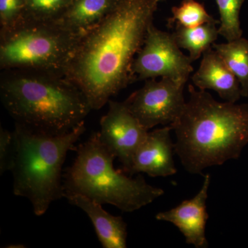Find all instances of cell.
Wrapping results in <instances>:
<instances>
[{"mask_svg":"<svg viewBox=\"0 0 248 248\" xmlns=\"http://www.w3.org/2000/svg\"><path fill=\"white\" fill-rule=\"evenodd\" d=\"M0 97L15 124L45 135L69 133L84 123L92 110L76 85L65 76L46 72L2 71Z\"/></svg>","mask_w":248,"mask_h":248,"instance_id":"cell-3","label":"cell"},{"mask_svg":"<svg viewBox=\"0 0 248 248\" xmlns=\"http://www.w3.org/2000/svg\"><path fill=\"white\" fill-rule=\"evenodd\" d=\"M79 37L59 22L24 17L14 27L0 31V68L65 76Z\"/></svg>","mask_w":248,"mask_h":248,"instance_id":"cell-6","label":"cell"},{"mask_svg":"<svg viewBox=\"0 0 248 248\" xmlns=\"http://www.w3.org/2000/svg\"><path fill=\"white\" fill-rule=\"evenodd\" d=\"M202 57L200 68L192 76L196 87L215 91L225 102H237L242 97L241 85L219 54L212 46Z\"/></svg>","mask_w":248,"mask_h":248,"instance_id":"cell-12","label":"cell"},{"mask_svg":"<svg viewBox=\"0 0 248 248\" xmlns=\"http://www.w3.org/2000/svg\"><path fill=\"white\" fill-rule=\"evenodd\" d=\"M68 203L82 210L92 222L98 239L104 248H127V224L122 217L114 216L102 204L86 196L66 192Z\"/></svg>","mask_w":248,"mask_h":248,"instance_id":"cell-13","label":"cell"},{"mask_svg":"<svg viewBox=\"0 0 248 248\" xmlns=\"http://www.w3.org/2000/svg\"><path fill=\"white\" fill-rule=\"evenodd\" d=\"M148 130L130 112L125 102L109 100L108 110L100 120L99 138L128 173L134 155L146 140Z\"/></svg>","mask_w":248,"mask_h":248,"instance_id":"cell-9","label":"cell"},{"mask_svg":"<svg viewBox=\"0 0 248 248\" xmlns=\"http://www.w3.org/2000/svg\"><path fill=\"white\" fill-rule=\"evenodd\" d=\"M245 0H215L220 14L218 34L227 42L242 37L240 12Z\"/></svg>","mask_w":248,"mask_h":248,"instance_id":"cell-18","label":"cell"},{"mask_svg":"<svg viewBox=\"0 0 248 248\" xmlns=\"http://www.w3.org/2000/svg\"><path fill=\"white\" fill-rule=\"evenodd\" d=\"M192 60L181 51L172 34L156 29L152 24L143 46L132 66L133 82L156 78H169L187 82L193 72Z\"/></svg>","mask_w":248,"mask_h":248,"instance_id":"cell-7","label":"cell"},{"mask_svg":"<svg viewBox=\"0 0 248 248\" xmlns=\"http://www.w3.org/2000/svg\"><path fill=\"white\" fill-rule=\"evenodd\" d=\"M188 93L182 113L170 125L177 137L174 153L186 170L200 174L239 159L248 144V104L218 102L192 84Z\"/></svg>","mask_w":248,"mask_h":248,"instance_id":"cell-2","label":"cell"},{"mask_svg":"<svg viewBox=\"0 0 248 248\" xmlns=\"http://www.w3.org/2000/svg\"><path fill=\"white\" fill-rule=\"evenodd\" d=\"M122 0H73L58 21L78 36L84 35L117 9Z\"/></svg>","mask_w":248,"mask_h":248,"instance_id":"cell-14","label":"cell"},{"mask_svg":"<svg viewBox=\"0 0 248 248\" xmlns=\"http://www.w3.org/2000/svg\"><path fill=\"white\" fill-rule=\"evenodd\" d=\"M73 0H26L24 17L40 22H58Z\"/></svg>","mask_w":248,"mask_h":248,"instance_id":"cell-19","label":"cell"},{"mask_svg":"<svg viewBox=\"0 0 248 248\" xmlns=\"http://www.w3.org/2000/svg\"><path fill=\"white\" fill-rule=\"evenodd\" d=\"M26 0H0V31L6 30L24 17Z\"/></svg>","mask_w":248,"mask_h":248,"instance_id":"cell-20","label":"cell"},{"mask_svg":"<svg viewBox=\"0 0 248 248\" xmlns=\"http://www.w3.org/2000/svg\"><path fill=\"white\" fill-rule=\"evenodd\" d=\"M210 179V174L205 175L202 188L193 198L156 215L158 221L169 222L177 227L185 237L186 244L197 248L208 247L205 227L209 218L206 202Z\"/></svg>","mask_w":248,"mask_h":248,"instance_id":"cell-10","label":"cell"},{"mask_svg":"<svg viewBox=\"0 0 248 248\" xmlns=\"http://www.w3.org/2000/svg\"><path fill=\"white\" fill-rule=\"evenodd\" d=\"M170 125L148 132L146 140L134 155L127 174L145 173L150 177H166L177 173L174 161V143L170 136Z\"/></svg>","mask_w":248,"mask_h":248,"instance_id":"cell-11","label":"cell"},{"mask_svg":"<svg viewBox=\"0 0 248 248\" xmlns=\"http://www.w3.org/2000/svg\"><path fill=\"white\" fill-rule=\"evenodd\" d=\"M15 152L14 132L0 128V174L11 170Z\"/></svg>","mask_w":248,"mask_h":248,"instance_id":"cell-21","label":"cell"},{"mask_svg":"<svg viewBox=\"0 0 248 248\" xmlns=\"http://www.w3.org/2000/svg\"><path fill=\"white\" fill-rule=\"evenodd\" d=\"M76 151L74 162L63 174L65 193L80 194L124 213L140 210L164 194L141 174L132 178L116 170L115 157L101 141L99 132L92 134Z\"/></svg>","mask_w":248,"mask_h":248,"instance_id":"cell-5","label":"cell"},{"mask_svg":"<svg viewBox=\"0 0 248 248\" xmlns=\"http://www.w3.org/2000/svg\"><path fill=\"white\" fill-rule=\"evenodd\" d=\"M185 83L169 78L145 80L141 89L125 101L130 112L147 130L156 125H171L182 113L186 104Z\"/></svg>","mask_w":248,"mask_h":248,"instance_id":"cell-8","label":"cell"},{"mask_svg":"<svg viewBox=\"0 0 248 248\" xmlns=\"http://www.w3.org/2000/svg\"><path fill=\"white\" fill-rule=\"evenodd\" d=\"M84 123L69 133L49 135L15 124V152L11 172L15 195L25 197L36 216L64 197L63 166L67 154L86 131Z\"/></svg>","mask_w":248,"mask_h":248,"instance_id":"cell-4","label":"cell"},{"mask_svg":"<svg viewBox=\"0 0 248 248\" xmlns=\"http://www.w3.org/2000/svg\"><path fill=\"white\" fill-rule=\"evenodd\" d=\"M172 16L168 19V27L174 23L186 28H195L207 23L220 24L207 12L203 4L196 0H182L179 6H173Z\"/></svg>","mask_w":248,"mask_h":248,"instance_id":"cell-17","label":"cell"},{"mask_svg":"<svg viewBox=\"0 0 248 248\" xmlns=\"http://www.w3.org/2000/svg\"><path fill=\"white\" fill-rule=\"evenodd\" d=\"M159 0H122L108 16L80 36L65 77L99 110L133 83L132 66L153 24Z\"/></svg>","mask_w":248,"mask_h":248,"instance_id":"cell-1","label":"cell"},{"mask_svg":"<svg viewBox=\"0 0 248 248\" xmlns=\"http://www.w3.org/2000/svg\"><path fill=\"white\" fill-rule=\"evenodd\" d=\"M172 36L179 48L189 52L192 62L213 46L218 38V29L215 23H207L195 28H186L176 24Z\"/></svg>","mask_w":248,"mask_h":248,"instance_id":"cell-15","label":"cell"},{"mask_svg":"<svg viewBox=\"0 0 248 248\" xmlns=\"http://www.w3.org/2000/svg\"><path fill=\"white\" fill-rule=\"evenodd\" d=\"M213 48L239 80L242 97H248V40L241 37L226 43L213 44Z\"/></svg>","mask_w":248,"mask_h":248,"instance_id":"cell-16","label":"cell"},{"mask_svg":"<svg viewBox=\"0 0 248 248\" xmlns=\"http://www.w3.org/2000/svg\"><path fill=\"white\" fill-rule=\"evenodd\" d=\"M165 0H159V2H162V1H164Z\"/></svg>","mask_w":248,"mask_h":248,"instance_id":"cell-22","label":"cell"}]
</instances>
